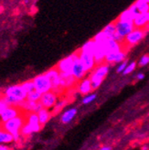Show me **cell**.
Wrapping results in <instances>:
<instances>
[{
	"label": "cell",
	"instance_id": "obj_1",
	"mask_svg": "<svg viewBox=\"0 0 149 150\" xmlns=\"http://www.w3.org/2000/svg\"><path fill=\"white\" fill-rule=\"evenodd\" d=\"M7 103H9V105H15L18 106L21 103H23L27 100L28 93L20 84H14L9 85L3 91L2 93Z\"/></svg>",
	"mask_w": 149,
	"mask_h": 150
},
{
	"label": "cell",
	"instance_id": "obj_2",
	"mask_svg": "<svg viewBox=\"0 0 149 150\" xmlns=\"http://www.w3.org/2000/svg\"><path fill=\"white\" fill-rule=\"evenodd\" d=\"M26 117L27 112H24L16 118L11 119L4 124H0V129L10 134L14 138V142H18L22 138L20 131L26 123Z\"/></svg>",
	"mask_w": 149,
	"mask_h": 150
},
{
	"label": "cell",
	"instance_id": "obj_3",
	"mask_svg": "<svg viewBox=\"0 0 149 150\" xmlns=\"http://www.w3.org/2000/svg\"><path fill=\"white\" fill-rule=\"evenodd\" d=\"M32 81L34 84L35 91L40 93V94H44V93L52 91L51 82L49 80V78L45 75V73L40 74L38 76H36L35 78H33Z\"/></svg>",
	"mask_w": 149,
	"mask_h": 150
},
{
	"label": "cell",
	"instance_id": "obj_4",
	"mask_svg": "<svg viewBox=\"0 0 149 150\" xmlns=\"http://www.w3.org/2000/svg\"><path fill=\"white\" fill-rule=\"evenodd\" d=\"M78 55V52H74V53L71 54L68 57H65L61 61H59L58 64L56 65V69L59 71L61 74H67V75H71L72 71V67L74 64V61Z\"/></svg>",
	"mask_w": 149,
	"mask_h": 150
},
{
	"label": "cell",
	"instance_id": "obj_5",
	"mask_svg": "<svg viewBox=\"0 0 149 150\" xmlns=\"http://www.w3.org/2000/svg\"><path fill=\"white\" fill-rule=\"evenodd\" d=\"M24 112H25L23 110H21L20 107L10 105L0 114V124H4L7 121H9L11 119H14V118L21 115L22 114H24Z\"/></svg>",
	"mask_w": 149,
	"mask_h": 150
},
{
	"label": "cell",
	"instance_id": "obj_6",
	"mask_svg": "<svg viewBox=\"0 0 149 150\" xmlns=\"http://www.w3.org/2000/svg\"><path fill=\"white\" fill-rule=\"evenodd\" d=\"M40 103L43 108L50 110L53 109L56 103H58V95L55 92L50 91L49 93H46L44 94H41Z\"/></svg>",
	"mask_w": 149,
	"mask_h": 150
},
{
	"label": "cell",
	"instance_id": "obj_7",
	"mask_svg": "<svg viewBox=\"0 0 149 150\" xmlns=\"http://www.w3.org/2000/svg\"><path fill=\"white\" fill-rule=\"evenodd\" d=\"M115 29H116V34L119 35L121 38L124 40L125 37L128 34H130L133 29H135V26H133V22H122L116 20L114 22Z\"/></svg>",
	"mask_w": 149,
	"mask_h": 150
},
{
	"label": "cell",
	"instance_id": "obj_8",
	"mask_svg": "<svg viewBox=\"0 0 149 150\" xmlns=\"http://www.w3.org/2000/svg\"><path fill=\"white\" fill-rule=\"evenodd\" d=\"M145 36V31L143 30L142 28H135L130 34H128L125 37L124 40L127 44L133 46V45L138 44L144 39Z\"/></svg>",
	"mask_w": 149,
	"mask_h": 150
},
{
	"label": "cell",
	"instance_id": "obj_9",
	"mask_svg": "<svg viewBox=\"0 0 149 150\" xmlns=\"http://www.w3.org/2000/svg\"><path fill=\"white\" fill-rule=\"evenodd\" d=\"M45 75L49 78L52 85V91L57 92L58 90L61 89V75H59V71L55 68H52L45 72Z\"/></svg>",
	"mask_w": 149,
	"mask_h": 150
},
{
	"label": "cell",
	"instance_id": "obj_10",
	"mask_svg": "<svg viewBox=\"0 0 149 150\" xmlns=\"http://www.w3.org/2000/svg\"><path fill=\"white\" fill-rule=\"evenodd\" d=\"M79 59L87 72L95 69L96 63L94 61V58L92 54L84 53V52H81L79 50Z\"/></svg>",
	"mask_w": 149,
	"mask_h": 150
},
{
	"label": "cell",
	"instance_id": "obj_11",
	"mask_svg": "<svg viewBox=\"0 0 149 150\" xmlns=\"http://www.w3.org/2000/svg\"><path fill=\"white\" fill-rule=\"evenodd\" d=\"M86 73H87V71H85L83 65L81 64L80 59H79V52H78V55L75 59V61H74V64L72 67L71 75L74 77V79L77 81V80L83 79L86 75Z\"/></svg>",
	"mask_w": 149,
	"mask_h": 150
},
{
	"label": "cell",
	"instance_id": "obj_12",
	"mask_svg": "<svg viewBox=\"0 0 149 150\" xmlns=\"http://www.w3.org/2000/svg\"><path fill=\"white\" fill-rule=\"evenodd\" d=\"M26 123L29 125L32 133H38L41 129V125L39 122L38 115L35 112H27Z\"/></svg>",
	"mask_w": 149,
	"mask_h": 150
},
{
	"label": "cell",
	"instance_id": "obj_13",
	"mask_svg": "<svg viewBox=\"0 0 149 150\" xmlns=\"http://www.w3.org/2000/svg\"><path fill=\"white\" fill-rule=\"evenodd\" d=\"M102 45L103 46V49H104V51H105L106 56L110 55V54L118 53V52L122 51L121 43H118L114 40H107Z\"/></svg>",
	"mask_w": 149,
	"mask_h": 150
},
{
	"label": "cell",
	"instance_id": "obj_14",
	"mask_svg": "<svg viewBox=\"0 0 149 150\" xmlns=\"http://www.w3.org/2000/svg\"><path fill=\"white\" fill-rule=\"evenodd\" d=\"M18 106L20 107L21 110H23L25 112H35V114H37V112L43 108L40 102L35 103V102H28L27 100L23 103H21Z\"/></svg>",
	"mask_w": 149,
	"mask_h": 150
},
{
	"label": "cell",
	"instance_id": "obj_15",
	"mask_svg": "<svg viewBox=\"0 0 149 150\" xmlns=\"http://www.w3.org/2000/svg\"><path fill=\"white\" fill-rule=\"evenodd\" d=\"M93 56L94 58V61H95L96 65L99 64V63H102V62H104L106 55H105V51H104L103 46H102V44L95 42V46H94Z\"/></svg>",
	"mask_w": 149,
	"mask_h": 150
},
{
	"label": "cell",
	"instance_id": "obj_16",
	"mask_svg": "<svg viewBox=\"0 0 149 150\" xmlns=\"http://www.w3.org/2000/svg\"><path fill=\"white\" fill-rule=\"evenodd\" d=\"M125 57H126V54L125 52L124 51H120L118 52V53H114V54H110V55H107L105 57V59H104V62L106 63H117V62H123L124 61H125Z\"/></svg>",
	"mask_w": 149,
	"mask_h": 150
},
{
	"label": "cell",
	"instance_id": "obj_17",
	"mask_svg": "<svg viewBox=\"0 0 149 150\" xmlns=\"http://www.w3.org/2000/svg\"><path fill=\"white\" fill-rule=\"evenodd\" d=\"M78 91L81 94L83 95H88L90 93L93 89H92V83H91V81L89 78H86V79H83L80 82V84L78 86Z\"/></svg>",
	"mask_w": 149,
	"mask_h": 150
},
{
	"label": "cell",
	"instance_id": "obj_18",
	"mask_svg": "<svg viewBox=\"0 0 149 150\" xmlns=\"http://www.w3.org/2000/svg\"><path fill=\"white\" fill-rule=\"evenodd\" d=\"M148 23H149V21H148L147 14H139L133 18V24L136 28H141Z\"/></svg>",
	"mask_w": 149,
	"mask_h": 150
},
{
	"label": "cell",
	"instance_id": "obj_19",
	"mask_svg": "<svg viewBox=\"0 0 149 150\" xmlns=\"http://www.w3.org/2000/svg\"><path fill=\"white\" fill-rule=\"evenodd\" d=\"M108 71H109V66L107 64H100L93 71L92 74L104 80V78H105V76L108 73Z\"/></svg>",
	"mask_w": 149,
	"mask_h": 150
},
{
	"label": "cell",
	"instance_id": "obj_20",
	"mask_svg": "<svg viewBox=\"0 0 149 150\" xmlns=\"http://www.w3.org/2000/svg\"><path fill=\"white\" fill-rule=\"evenodd\" d=\"M77 109L76 108H70L69 110L65 111L61 116V121L62 124H68L71 120L76 116Z\"/></svg>",
	"mask_w": 149,
	"mask_h": 150
},
{
	"label": "cell",
	"instance_id": "obj_21",
	"mask_svg": "<svg viewBox=\"0 0 149 150\" xmlns=\"http://www.w3.org/2000/svg\"><path fill=\"white\" fill-rule=\"evenodd\" d=\"M37 115H38V117H39V122L40 124V125H44L48 123V121L50 119L51 117V112L48 109H45V108H42L40 111H39L37 112Z\"/></svg>",
	"mask_w": 149,
	"mask_h": 150
},
{
	"label": "cell",
	"instance_id": "obj_22",
	"mask_svg": "<svg viewBox=\"0 0 149 150\" xmlns=\"http://www.w3.org/2000/svg\"><path fill=\"white\" fill-rule=\"evenodd\" d=\"M102 32L107 37V39L113 40L114 35L116 34V29H115L114 22H111V23H109L108 25H106V27L102 29Z\"/></svg>",
	"mask_w": 149,
	"mask_h": 150
},
{
	"label": "cell",
	"instance_id": "obj_23",
	"mask_svg": "<svg viewBox=\"0 0 149 150\" xmlns=\"http://www.w3.org/2000/svg\"><path fill=\"white\" fill-rule=\"evenodd\" d=\"M135 4L140 14L149 13V0H137Z\"/></svg>",
	"mask_w": 149,
	"mask_h": 150
},
{
	"label": "cell",
	"instance_id": "obj_24",
	"mask_svg": "<svg viewBox=\"0 0 149 150\" xmlns=\"http://www.w3.org/2000/svg\"><path fill=\"white\" fill-rule=\"evenodd\" d=\"M14 142V138L10 134L0 129V145H7Z\"/></svg>",
	"mask_w": 149,
	"mask_h": 150
},
{
	"label": "cell",
	"instance_id": "obj_25",
	"mask_svg": "<svg viewBox=\"0 0 149 150\" xmlns=\"http://www.w3.org/2000/svg\"><path fill=\"white\" fill-rule=\"evenodd\" d=\"M94 46H95V42L91 40H88L87 42H85L83 47L81 48L80 51L81 52H84V53H88V54H92L93 53V50H94Z\"/></svg>",
	"mask_w": 149,
	"mask_h": 150
},
{
	"label": "cell",
	"instance_id": "obj_26",
	"mask_svg": "<svg viewBox=\"0 0 149 150\" xmlns=\"http://www.w3.org/2000/svg\"><path fill=\"white\" fill-rule=\"evenodd\" d=\"M133 18H135V17L133 16L132 13L129 11V9H125L124 10L121 15L119 16L118 19L119 21H122V22H133Z\"/></svg>",
	"mask_w": 149,
	"mask_h": 150
},
{
	"label": "cell",
	"instance_id": "obj_27",
	"mask_svg": "<svg viewBox=\"0 0 149 150\" xmlns=\"http://www.w3.org/2000/svg\"><path fill=\"white\" fill-rule=\"evenodd\" d=\"M40 97H41V94L34 90V91H32V92L28 93V95H27V101L38 103L40 100Z\"/></svg>",
	"mask_w": 149,
	"mask_h": 150
},
{
	"label": "cell",
	"instance_id": "obj_28",
	"mask_svg": "<svg viewBox=\"0 0 149 150\" xmlns=\"http://www.w3.org/2000/svg\"><path fill=\"white\" fill-rule=\"evenodd\" d=\"M22 87H23V89L26 91L27 93H30L32 91H34V84H33V81L32 80L31 81H24V82H22L21 83Z\"/></svg>",
	"mask_w": 149,
	"mask_h": 150
},
{
	"label": "cell",
	"instance_id": "obj_29",
	"mask_svg": "<svg viewBox=\"0 0 149 150\" xmlns=\"http://www.w3.org/2000/svg\"><path fill=\"white\" fill-rule=\"evenodd\" d=\"M32 133L31 129H30V127H29V125L25 123V125H23V127H22V129L20 131V134H21V137H29L30 136Z\"/></svg>",
	"mask_w": 149,
	"mask_h": 150
},
{
	"label": "cell",
	"instance_id": "obj_30",
	"mask_svg": "<svg viewBox=\"0 0 149 150\" xmlns=\"http://www.w3.org/2000/svg\"><path fill=\"white\" fill-rule=\"evenodd\" d=\"M8 106H10L9 103H7V101L6 100L5 96L1 93V94H0V114H1V112L5 109H6Z\"/></svg>",
	"mask_w": 149,
	"mask_h": 150
},
{
	"label": "cell",
	"instance_id": "obj_31",
	"mask_svg": "<svg viewBox=\"0 0 149 150\" xmlns=\"http://www.w3.org/2000/svg\"><path fill=\"white\" fill-rule=\"evenodd\" d=\"M95 99H96V93H90V94H88L83 97V102L81 103H83V104H89L92 102H93Z\"/></svg>",
	"mask_w": 149,
	"mask_h": 150
},
{
	"label": "cell",
	"instance_id": "obj_32",
	"mask_svg": "<svg viewBox=\"0 0 149 150\" xmlns=\"http://www.w3.org/2000/svg\"><path fill=\"white\" fill-rule=\"evenodd\" d=\"M136 62H133L128 63L127 67H126L125 70L124 71L123 74H124V75H127V74L131 73L132 71H133V70L136 69Z\"/></svg>",
	"mask_w": 149,
	"mask_h": 150
},
{
	"label": "cell",
	"instance_id": "obj_33",
	"mask_svg": "<svg viewBox=\"0 0 149 150\" xmlns=\"http://www.w3.org/2000/svg\"><path fill=\"white\" fill-rule=\"evenodd\" d=\"M149 63V55L148 54H145V55H143L142 57L140 58L139 62H138V65L140 67H143V66H145Z\"/></svg>",
	"mask_w": 149,
	"mask_h": 150
},
{
	"label": "cell",
	"instance_id": "obj_34",
	"mask_svg": "<svg viewBox=\"0 0 149 150\" xmlns=\"http://www.w3.org/2000/svg\"><path fill=\"white\" fill-rule=\"evenodd\" d=\"M128 9H129V11L132 13V15L133 17H136L137 15H139L140 13H139V11H138V9H137V7H136V4L133 3V4H132L129 7H128Z\"/></svg>",
	"mask_w": 149,
	"mask_h": 150
},
{
	"label": "cell",
	"instance_id": "obj_35",
	"mask_svg": "<svg viewBox=\"0 0 149 150\" xmlns=\"http://www.w3.org/2000/svg\"><path fill=\"white\" fill-rule=\"evenodd\" d=\"M127 61H124L123 62L120 63V65L118 66V68L116 69V72L117 73H123L124 71L125 70V68L127 67Z\"/></svg>",
	"mask_w": 149,
	"mask_h": 150
},
{
	"label": "cell",
	"instance_id": "obj_36",
	"mask_svg": "<svg viewBox=\"0 0 149 150\" xmlns=\"http://www.w3.org/2000/svg\"><path fill=\"white\" fill-rule=\"evenodd\" d=\"M64 104H65V102L64 101H59L56 103V105L54 106L53 108V112H59V110H61L63 106H64Z\"/></svg>",
	"mask_w": 149,
	"mask_h": 150
},
{
	"label": "cell",
	"instance_id": "obj_37",
	"mask_svg": "<svg viewBox=\"0 0 149 150\" xmlns=\"http://www.w3.org/2000/svg\"><path fill=\"white\" fill-rule=\"evenodd\" d=\"M0 150H11V148L7 145H0Z\"/></svg>",
	"mask_w": 149,
	"mask_h": 150
},
{
	"label": "cell",
	"instance_id": "obj_38",
	"mask_svg": "<svg viewBox=\"0 0 149 150\" xmlns=\"http://www.w3.org/2000/svg\"><path fill=\"white\" fill-rule=\"evenodd\" d=\"M145 78V74L144 73H142V72H140V73H138L137 75H136V79L137 80H143Z\"/></svg>",
	"mask_w": 149,
	"mask_h": 150
},
{
	"label": "cell",
	"instance_id": "obj_39",
	"mask_svg": "<svg viewBox=\"0 0 149 150\" xmlns=\"http://www.w3.org/2000/svg\"><path fill=\"white\" fill-rule=\"evenodd\" d=\"M99 150H112V148H111L110 146H103V147H102V148L99 149Z\"/></svg>",
	"mask_w": 149,
	"mask_h": 150
},
{
	"label": "cell",
	"instance_id": "obj_40",
	"mask_svg": "<svg viewBox=\"0 0 149 150\" xmlns=\"http://www.w3.org/2000/svg\"><path fill=\"white\" fill-rule=\"evenodd\" d=\"M147 17H148V21H149V13L147 14Z\"/></svg>",
	"mask_w": 149,
	"mask_h": 150
}]
</instances>
